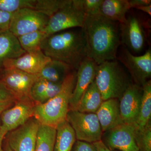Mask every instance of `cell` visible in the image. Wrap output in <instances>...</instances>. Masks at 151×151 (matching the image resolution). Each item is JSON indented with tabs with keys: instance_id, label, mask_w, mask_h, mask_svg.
<instances>
[{
	"instance_id": "obj_33",
	"label": "cell",
	"mask_w": 151,
	"mask_h": 151,
	"mask_svg": "<svg viewBox=\"0 0 151 151\" xmlns=\"http://www.w3.org/2000/svg\"><path fill=\"white\" fill-rule=\"evenodd\" d=\"M131 9L136 8L141 6L151 5L150 0H131L129 1Z\"/></svg>"
},
{
	"instance_id": "obj_19",
	"label": "cell",
	"mask_w": 151,
	"mask_h": 151,
	"mask_svg": "<svg viewBox=\"0 0 151 151\" xmlns=\"http://www.w3.org/2000/svg\"><path fill=\"white\" fill-rule=\"evenodd\" d=\"M72 70L73 69L66 63L51 59L37 75L38 79L46 80L56 84H62Z\"/></svg>"
},
{
	"instance_id": "obj_34",
	"label": "cell",
	"mask_w": 151,
	"mask_h": 151,
	"mask_svg": "<svg viewBox=\"0 0 151 151\" xmlns=\"http://www.w3.org/2000/svg\"><path fill=\"white\" fill-rule=\"evenodd\" d=\"M15 101V100H10L0 102V115L6 109L12 107Z\"/></svg>"
},
{
	"instance_id": "obj_31",
	"label": "cell",
	"mask_w": 151,
	"mask_h": 151,
	"mask_svg": "<svg viewBox=\"0 0 151 151\" xmlns=\"http://www.w3.org/2000/svg\"><path fill=\"white\" fill-rule=\"evenodd\" d=\"M71 151H97L92 143L76 140Z\"/></svg>"
},
{
	"instance_id": "obj_29",
	"label": "cell",
	"mask_w": 151,
	"mask_h": 151,
	"mask_svg": "<svg viewBox=\"0 0 151 151\" xmlns=\"http://www.w3.org/2000/svg\"><path fill=\"white\" fill-rule=\"evenodd\" d=\"M74 3L86 15L100 14V6L103 0H73Z\"/></svg>"
},
{
	"instance_id": "obj_6",
	"label": "cell",
	"mask_w": 151,
	"mask_h": 151,
	"mask_svg": "<svg viewBox=\"0 0 151 151\" xmlns=\"http://www.w3.org/2000/svg\"><path fill=\"white\" fill-rule=\"evenodd\" d=\"M86 14L71 0L68 4L50 17L42 30L46 37L56 33L75 28H82Z\"/></svg>"
},
{
	"instance_id": "obj_37",
	"label": "cell",
	"mask_w": 151,
	"mask_h": 151,
	"mask_svg": "<svg viewBox=\"0 0 151 151\" xmlns=\"http://www.w3.org/2000/svg\"><path fill=\"white\" fill-rule=\"evenodd\" d=\"M4 137L2 136L1 134V132H0V151H3L2 149V141Z\"/></svg>"
},
{
	"instance_id": "obj_11",
	"label": "cell",
	"mask_w": 151,
	"mask_h": 151,
	"mask_svg": "<svg viewBox=\"0 0 151 151\" xmlns=\"http://www.w3.org/2000/svg\"><path fill=\"white\" fill-rule=\"evenodd\" d=\"M135 130L134 125L122 123L103 133L101 140L112 151H139Z\"/></svg>"
},
{
	"instance_id": "obj_3",
	"label": "cell",
	"mask_w": 151,
	"mask_h": 151,
	"mask_svg": "<svg viewBox=\"0 0 151 151\" xmlns=\"http://www.w3.org/2000/svg\"><path fill=\"white\" fill-rule=\"evenodd\" d=\"M76 77V71H71L63 82L58 94L45 103L36 105L34 117L40 125L56 128L66 120Z\"/></svg>"
},
{
	"instance_id": "obj_10",
	"label": "cell",
	"mask_w": 151,
	"mask_h": 151,
	"mask_svg": "<svg viewBox=\"0 0 151 151\" xmlns=\"http://www.w3.org/2000/svg\"><path fill=\"white\" fill-rule=\"evenodd\" d=\"M119 60L129 71L134 84L142 86L150 80V49H149L142 55L136 56L132 54L129 49L124 48L119 55Z\"/></svg>"
},
{
	"instance_id": "obj_17",
	"label": "cell",
	"mask_w": 151,
	"mask_h": 151,
	"mask_svg": "<svg viewBox=\"0 0 151 151\" xmlns=\"http://www.w3.org/2000/svg\"><path fill=\"white\" fill-rule=\"evenodd\" d=\"M96 114L103 133L123 123L120 115L118 99L103 101Z\"/></svg>"
},
{
	"instance_id": "obj_28",
	"label": "cell",
	"mask_w": 151,
	"mask_h": 151,
	"mask_svg": "<svg viewBox=\"0 0 151 151\" xmlns=\"http://www.w3.org/2000/svg\"><path fill=\"white\" fill-rule=\"evenodd\" d=\"M135 139L139 151H151V122L141 130H135Z\"/></svg>"
},
{
	"instance_id": "obj_14",
	"label": "cell",
	"mask_w": 151,
	"mask_h": 151,
	"mask_svg": "<svg viewBox=\"0 0 151 151\" xmlns=\"http://www.w3.org/2000/svg\"><path fill=\"white\" fill-rule=\"evenodd\" d=\"M98 65L92 60L87 58L78 66L75 87L69 103V110L77 109L84 92L95 79Z\"/></svg>"
},
{
	"instance_id": "obj_26",
	"label": "cell",
	"mask_w": 151,
	"mask_h": 151,
	"mask_svg": "<svg viewBox=\"0 0 151 151\" xmlns=\"http://www.w3.org/2000/svg\"><path fill=\"white\" fill-rule=\"evenodd\" d=\"M46 37V35L42 30L17 37L22 48L26 52L40 51L41 44Z\"/></svg>"
},
{
	"instance_id": "obj_8",
	"label": "cell",
	"mask_w": 151,
	"mask_h": 151,
	"mask_svg": "<svg viewBox=\"0 0 151 151\" xmlns=\"http://www.w3.org/2000/svg\"><path fill=\"white\" fill-rule=\"evenodd\" d=\"M49 18L33 9H21L13 14L9 30L17 37L42 30L46 27Z\"/></svg>"
},
{
	"instance_id": "obj_18",
	"label": "cell",
	"mask_w": 151,
	"mask_h": 151,
	"mask_svg": "<svg viewBox=\"0 0 151 151\" xmlns=\"http://www.w3.org/2000/svg\"><path fill=\"white\" fill-rule=\"evenodd\" d=\"M17 37L9 31L0 33V68L8 60L14 59L26 53Z\"/></svg>"
},
{
	"instance_id": "obj_25",
	"label": "cell",
	"mask_w": 151,
	"mask_h": 151,
	"mask_svg": "<svg viewBox=\"0 0 151 151\" xmlns=\"http://www.w3.org/2000/svg\"><path fill=\"white\" fill-rule=\"evenodd\" d=\"M56 128L40 125L35 151H54Z\"/></svg>"
},
{
	"instance_id": "obj_13",
	"label": "cell",
	"mask_w": 151,
	"mask_h": 151,
	"mask_svg": "<svg viewBox=\"0 0 151 151\" xmlns=\"http://www.w3.org/2000/svg\"><path fill=\"white\" fill-rule=\"evenodd\" d=\"M142 95V87L132 83L119 100L120 115L123 123L136 125Z\"/></svg>"
},
{
	"instance_id": "obj_38",
	"label": "cell",
	"mask_w": 151,
	"mask_h": 151,
	"mask_svg": "<svg viewBox=\"0 0 151 151\" xmlns=\"http://www.w3.org/2000/svg\"><path fill=\"white\" fill-rule=\"evenodd\" d=\"M3 151H13V150L11 149V148L9 146L7 143L6 145L4 150H3Z\"/></svg>"
},
{
	"instance_id": "obj_9",
	"label": "cell",
	"mask_w": 151,
	"mask_h": 151,
	"mask_svg": "<svg viewBox=\"0 0 151 151\" xmlns=\"http://www.w3.org/2000/svg\"><path fill=\"white\" fill-rule=\"evenodd\" d=\"M37 79V75L17 69H3L0 82L12 93L17 101L31 99V89Z\"/></svg>"
},
{
	"instance_id": "obj_2",
	"label": "cell",
	"mask_w": 151,
	"mask_h": 151,
	"mask_svg": "<svg viewBox=\"0 0 151 151\" xmlns=\"http://www.w3.org/2000/svg\"><path fill=\"white\" fill-rule=\"evenodd\" d=\"M40 49L51 59L64 63L76 70L88 58L86 40L81 28L66 30L49 36L42 41Z\"/></svg>"
},
{
	"instance_id": "obj_36",
	"label": "cell",
	"mask_w": 151,
	"mask_h": 151,
	"mask_svg": "<svg viewBox=\"0 0 151 151\" xmlns=\"http://www.w3.org/2000/svg\"><path fill=\"white\" fill-rule=\"evenodd\" d=\"M143 12L146 13L151 16V5H145L137 7L135 8Z\"/></svg>"
},
{
	"instance_id": "obj_32",
	"label": "cell",
	"mask_w": 151,
	"mask_h": 151,
	"mask_svg": "<svg viewBox=\"0 0 151 151\" xmlns=\"http://www.w3.org/2000/svg\"><path fill=\"white\" fill-rule=\"evenodd\" d=\"M10 100H16L13 95L0 82V102Z\"/></svg>"
},
{
	"instance_id": "obj_23",
	"label": "cell",
	"mask_w": 151,
	"mask_h": 151,
	"mask_svg": "<svg viewBox=\"0 0 151 151\" xmlns=\"http://www.w3.org/2000/svg\"><path fill=\"white\" fill-rule=\"evenodd\" d=\"M54 151H71L76 139L75 132L67 120L56 127Z\"/></svg>"
},
{
	"instance_id": "obj_27",
	"label": "cell",
	"mask_w": 151,
	"mask_h": 151,
	"mask_svg": "<svg viewBox=\"0 0 151 151\" xmlns=\"http://www.w3.org/2000/svg\"><path fill=\"white\" fill-rule=\"evenodd\" d=\"M36 0H0V11L14 13L23 9H35Z\"/></svg>"
},
{
	"instance_id": "obj_24",
	"label": "cell",
	"mask_w": 151,
	"mask_h": 151,
	"mask_svg": "<svg viewBox=\"0 0 151 151\" xmlns=\"http://www.w3.org/2000/svg\"><path fill=\"white\" fill-rule=\"evenodd\" d=\"M142 95L139 112L135 127L141 130L151 122V81L149 80L142 86Z\"/></svg>"
},
{
	"instance_id": "obj_12",
	"label": "cell",
	"mask_w": 151,
	"mask_h": 151,
	"mask_svg": "<svg viewBox=\"0 0 151 151\" xmlns=\"http://www.w3.org/2000/svg\"><path fill=\"white\" fill-rule=\"evenodd\" d=\"M40 125L33 116L24 125L9 132L7 143L13 151H35Z\"/></svg>"
},
{
	"instance_id": "obj_4",
	"label": "cell",
	"mask_w": 151,
	"mask_h": 151,
	"mask_svg": "<svg viewBox=\"0 0 151 151\" xmlns=\"http://www.w3.org/2000/svg\"><path fill=\"white\" fill-rule=\"evenodd\" d=\"M94 81L103 101L110 99L119 100L133 83L116 60L105 61L98 65Z\"/></svg>"
},
{
	"instance_id": "obj_22",
	"label": "cell",
	"mask_w": 151,
	"mask_h": 151,
	"mask_svg": "<svg viewBox=\"0 0 151 151\" xmlns=\"http://www.w3.org/2000/svg\"><path fill=\"white\" fill-rule=\"evenodd\" d=\"M103 102L102 95L94 80L84 92L76 110L81 113H96Z\"/></svg>"
},
{
	"instance_id": "obj_7",
	"label": "cell",
	"mask_w": 151,
	"mask_h": 151,
	"mask_svg": "<svg viewBox=\"0 0 151 151\" xmlns=\"http://www.w3.org/2000/svg\"><path fill=\"white\" fill-rule=\"evenodd\" d=\"M36 104L31 100H17L1 114L0 132L3 137L34 116Z\"/></svg>"
},
{
	"instance_id": "obj_21",
	"label": "cell",
	"mask_w": 151,
	"mask_h": 151,
	"mask_svg": "<svg viewBox=\"0 0 151 151\" xmlns=\"http://www.w3.org/2000/svg\"><path fill=\"white\" fill-rule=\"evenodd\" d=\"M62 84L37 79L31 89L30 98L36 105L43 104L59 93Z\"/></svg>"
},
{
	"instance_id": "obj_1",
	"label": "cell",
	"mask_w": 151,
	"mask_h": 151,
	"mask_svg": "<svg viewBox=\"0 0 151 151\" xmlns=\"http://www.w3.org/2000/svg\"><path fill=\"white\" fill-rule=\"evenodd\" d=\"M81 29L88 58L98 65L116 60L122 43L119 22L110 20L100 14L86 15Z\"/></svg>"
},
{
	"instance_id": "obj_16",
	"label": "cell",
	"mask_w": 151,
	"mask_h": 151,
	"mask_svg": "<svg viewBox=\"0 0 151 151\" xmlns=\"http://www.w3.org/2000/svg\"><path fill=\"white\" fill-rule=\"evenodd\" d=\"M121 42L131 51L139 53L145 45L144 30L139 20L134 16L128 17L122 23H119Z\"/></svg>"
},
{
	"instance_id": "obj_30",
	"label": "cell",
	"mask_w": 151,
	"mask_h": 151,
	"mask_svg": "<svg viewBox=\"0 0 151 151\" xmlns=\"http://www.w3.org/2000/svg\"><path fill=\"white\" fill-rule=\"evenodd\" d=\"M13 14L0 11V33L9 30Z\"/></svg>"
},
{
	"instance_id": "obj_5",
	"label": "cell",
	"mask_w": 151,
	"mask_h": 151,
	"mask_svg": "<svg viewBox=\"0 0 151 151\" xmlns=\"http://www.w3.org/2000/svg\"><path fill=\"white\" fill-rule=\"evenodd\" d=\"M66 120L74 130L77 140L93 144L102 140L103 132L96 113L69 110Z\"/></svg>"
},
{
	"instance_id": "obj_20",
	"label": "cell",
	"mask_w": 151,
	"mask_h": 151,
	"mask_svg": "<svg viewBox=\"0 0 151 151\" xmlns=\"http://www.w3.org/2000/svg\"><path fill=\"white\" fill-rule=\"evenodd\" d=\"M130 9L128 0H103L100 14L110 20L122 23L127 19L126 15Z\"/></svg>"
},
{
	"instance_id": "obj_35",
	"label": "cell",
	"mask_w": 151,
	"mask_h": 151,
	"mask_svg": "<svg viewBox=\"0 0 151 151\" xmlns=\"http://www.w3.org/2000/svg\"><path fill=\"white\" fill-rule=\"evenodd\" d=\"M97 151H114L108 148L102 140L93 143Z\"/></svg>"
},
{
	"instance_id": "obj_15",
	"label": "cell",
	"mask_w": 151,
	"mask_h": 151,
	"mask_svg": "<svg viewBox=\"0 0 151 151\" xmlns=\"http://www.w3.org/2000/svg\"><path fill=\"white\" fill-rule=\"evenodd\" d=\"M51 59L41 50L26 52L17 58L8 60L3 64V69H15L29 74H39Z\"/></svg>"
}]
</instances>
